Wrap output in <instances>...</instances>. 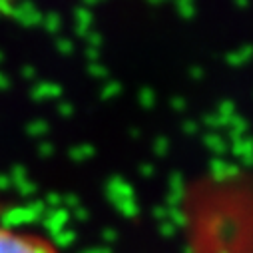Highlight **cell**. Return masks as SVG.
Wrapping results in <instances>:
<instances>
[{"mask_svg": "<svg viewBox=\"0 0 253 253\" xmlns=\"http://www.w3.org/2000/svg\"><path fill=\"white\" fill-rule=\"evenodd\" d=\"M0 253H62L52 237L42 231L12 223L0 206Z\"/></svg>", "mask_w": 253, "mask_h": 253, "instance_id": "1", "label": "cell"}]
</instances>
